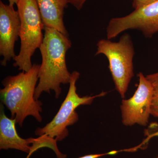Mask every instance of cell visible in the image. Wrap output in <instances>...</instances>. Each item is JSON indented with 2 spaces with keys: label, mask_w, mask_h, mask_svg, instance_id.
I'll use <instances>...</instances> for the list:
<instances>
[{
  "label": "cell",
  "mask_w": 158,
  "mask_h": 158,
  "mask_svg": "<svg viewBox=\"0 0 158 158\" xmlns=\"http://www.w3.org/2000/svg\"><path fill=\"white\" fill-rule=\"evenodd\" d=\"M157 0H132L133 8L137 9L154 2Z\"/></svg>",
  "instance_id": "cell-12"
},
{
  "label": "cell",
  "mask_w": 158,
  "mask_h": 158,
  "mask_svg": "<svg viewBox=\"0 0 158 158\" xmlns=\"http://www.w3.org/2000/svg\"><path fill=\"white\" fill-rule=\"evenodd\" d=\"M16 120L8 118L3 105L0 113V149H14L29 154L43 148L48 147V143L42 138L23 139L20 137L15 127Z\"/></svg>",
  "instance_id": "cell-9"
},
{
  "label": "cell",
  "mask_w": 158,
  "mask_h": 158,
  "mask_svg": "<svg viewBox=\"0 0 158 158\" xmlns=\"http://www.w3.org/2000/svg\"><path fill=\"white\" fill-rule=\"evenodd\" d=\"M68 93L62 103L60 109L52 120L44 127L38 128L35 131L36 135H46L56 139L57 141L64 140L69 135L67 127L73 125L79 119L76 110L79 106L90 105L96 98L105 96L106 92L94 96L81 97L77 92L76 82L80 78V73L77 71L71 73Z\"/></svg>",
  "instance_id": "cell-5"
},
{
  "label": "cell",
  "mask_w": 158,
  "mask_h": 158,
  "mask_svg": "<svg viewBox=\"0 0 158 158\" xmlns=\"http://www.w3.org/2000/svg\"><path fill=\"white\" fill-rule=\"evenodd\" d=\"M118 151H113L110 152L102 154H90L88 155H85L81 157L78 158H99L103 156L106 155H114L115 154L118 152Z\"/></svg>",
  "instance_id": "cell-14"
},
{
  "label": "cell",
  "mask_w": 158,
  "mask_h": 158,
  "mask_svg": "<svg viewBox=\"0 0 158 158\" xmlns=\"http://www.w3.org/2000/svg\"><path fill=\"white\" fill-rule=\"evenodd\" d=\"M34 152L32 151L30 152V153L28 154V155L26 158H30V157L32 155V154Z\"/></svg>",
  "instance_id": "cell-16"
},
{
  "label": "cell",
  "mask_w": 158,
  "mask_h": 158,
  "mask_svg": "<svg viewBox=\"0 0 158 158\" xmlns=\"http://www.w3.org/2000/svg\"><path fill=\"white\" fill-rule=\"evenodd\" d=\"M20 20L18 11L13 6L0 1V55L3 57L1 65L6 66L7 62L14 59V46L19 37Z\"/></svg>",
  "instance_id": "cell-8"
},
{
  "label": "cell",
  "mask_w": 158,
  "mask_h": 158,
  "mask_svg": "<svg viewBox=\"0 0 158 158\" xmlns=\"http://www.w3.org/2000/svg\"><path fill=\"white\" fill-rule=\"evenodd\" d=\"M146 77L152 85L153 91L151 115L158 118V72L147 75Z\"/></svg>",
  "instance_id": "cell-11"
},
{
  "label": "cell",
  "mask_w": 158,
  "mask_h": 158,
  "mask_svg": "<svg viewBox=\"0 0 158 158\" xmlns=\"http://www.w3.org/2000/svg\"><path fill=\"white\" fill-rule=\"evenodd\" d=\"M138 77L139 84L134 95L128 99H123L121 102L122 122L126 126L136 124L146 126L151 115L152 85L142 73H139Z\"/></svg>",
  "instance_id": "cell-7"
},
{
  "label": "cell",
  "mask_w": 158,
  "mask_h": 158,
  "mask_svg": "<svg viewBox=\"0 0 158 158\" xmlns=\"http://www.w3.org/2000/svg\"><path fill=\"white\" fill-rule=\"evenodd\" d=\"M18 11L20 20L19 53L13 60V65L23 72L29 71L33 66L31 58L43 42V23L36 0H19Z\"/></svg>",
  "instance_id": "cell-3"
},
{
  "label": "cell",
  "mask_w": 158,
  "mask_h": 158,
  "mask_svg": "<svg viewBox=\"0 0 158 158\" xmlns=\"http://www.w3.org/2000/svg\"><path fill=\"white\" fill-rule=\"evenodd\" d=\"M40 67L33 64L29 71L6 77L2 81L4 88L0 90L1 102L11 112V118L15 119L20 127L28 116L39 122L42 120V102L34 98Z\"/></svg>",
  "instance_id": "cell-2"
},
{
  "label": "cell",
  "mask_w": 158,
  "mask_h": 158,
  "mask_svg": "<svg viewBox=\"0 0 158 158\" xmlns=\"http://www.w3.org/2000/svg\"><path fill=\"white\" fill-rule=\"evenodd\" d=\"M44 31L43 40L39 48L42 63L34 98L38 100L43 92L50 93L53 90L58 99L62 93L60 85L69 84L71 79L66 63V54L71 47V41L68 36L56 29L44 27Z\"/></svg>",
  "instance_id": "cell-1"
},
{
  "label": "cell",
  "mask_w": 158,
  "mask_h": 158,
  "mask_svg": "<svg viewBox=\"0 0 158 158\" xmlns=\"http://www.w3.org/2000/svg\"><path fill=\"white\" fill-rule=\"evenodd\" d=\"M44 27L56 29L69 36L63 22L68 0H36Z\"/></svg>",
  "instance_id": "cell-10"
},
{
  "label": "cell",
  "mask_w": 158,
  "mask_h": 158,
  "mask_svg": "<svg viewBox=\"0 0 158 158\" xmlns=\"http://www.w3.org/2000/svg\"><path fill=\"white\" fill-rule=\"evenodd\" d=\"M9 2V5L11 6H14L15 4L17 5L19 0H8Z\"/></svg>",
  "instance_id": "cell-15"
},
{
  "label": "cell",
  "mask_w": 158,
  "mask_h": 158,
  "mask_svg": "<svg viewBox=\"0 0 158 158\" xmlns=\"http://www.w3.org/2000/svg\"><path fill=\"white\" fill-rule=\"evenodd\" d=\"M97 47L95 56L102 54L107 58L115 88L124 99L134 76L133 59L135 52L131 35L127 33L123 34L118 42L108 39L100 40Z\"/></svg>",
  "instance_id": "cell-4"
},
{
  "label": "cell",
  "mask_w": 158,
  "mask_h": 158,
  "mask_svg": "<svg viewBox=\"0 0 158 158\" xmlns=\"http://www.w3.org/2000/svg\"><path fill=\"white\" fill-rule=\"evenodd\" d=\"M128 30H137L146 38L158 32V0L135 9L123 17L111 19L106 28L107 39L111 40Z\"/></svg>",
  "instance_id": "cell-6"
},
{
  "label": "cell",
  "mask_w": 158,
  "mask_h": 158,
  "mask_svg": "<svg viewBox=\"0 0 158 158\" xmlns=\"http://www.w3.org/2000/svg\"><path fill=\"white\" fill-rule=\"evenodd\" d=\"M87 0H68L69 3L72 5L78 10L81 9Z\"/></svg>",
  "instance_id": "cell-13"
}]
</instances>
